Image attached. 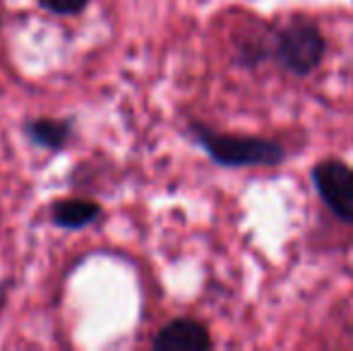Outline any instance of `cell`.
<instances>
[{
	"label": "cell",
	"mask_w": 353,
	"mask_h": 351,
	"mask_svg": "<svg viewBox=\"0 0 353 351\" xmlns=\"http://www.w3.org/2000/svg\"><path fill=\"white\" fill-rule=\"evenodd\" d=\"M192 140L207 152V157L223 169H252V166H279L286 161L281 142L257 135H231L216 132L205 123L192 121L188 126Z\"/></svg>",
	"instance_id": "cell-1"
},
{
	"label": "cell",
	"mask_w": 353,
	"mask_h": 351,
	"mask_svg": "<svg viewBox=\"0 0 353 351\" xmlns=\"http://www.w3.org/2000/svg\"><path fill=\"white\" fill-rule=\"evenodd\" d=\"M327 39L320 27L307 19H291L272 37V58L293 77H307L322 66Z\"/></svg>",
	"instance_id": "cell-2"
},
{
	"label": "cell",
	"mask_w": 353,
	"mask_h": 351,
	"mask_svg": "<svg viewBox=\"0 0 353 351\" xmlns=\"http://www.w3.org/2000/svg\"><path fill=\"white\" fill-rule=\"evenodd\" d=\"M312 188L339 221L353 226V166L330 157L312 166Z\"/></svg>",
	"instance_id": "cell-3"
},
{
	"label": "cell",
	"mask_w": 353,
	"mask_h": 351,
	"mask_svg": "<svg viewBox=\"0 0 353 351\" xmlns=\"http://www.w3.org/2000/svg\"><path fill=\"white\" fill-rule=\"evenodd\" d=\"M152 347L157 351H210L214 339L210 330L197 320L176 318L159 330Z\"/></svg>",
	"instance_id": "cell-4"
},
{
	"label": "cell",
	"mask_w": 353,
	"mask_h": 351,
	"mask_svg": "<svg viewBox=\"0 0 353 351\" xmlns=\"http://www.w3.org/2000/svg\"><path fill=\"white\" fill-rule=\"evenodd\" d=\"M74 132V123L70 118H32L24 123V135L43 150L58 152L68 145Z\"/></svg>",
	"instance_id": "cell-5"
},
{
	"label": "cell",
	"mask_w": 353,
	"mask_h": 351,
	"mask_svg": "<svg viewBox=\"0 0 353 351\" xmlns=\"http://www.w3.org/2000/svg\"><path fill=\"white\" fill-rule=\"evenodd\" d=\"M101 217V205L84 197H70V200H58L51 210V219L61 229H84L94 224Z\"/></svg>",
	"instance_id": "cell-6"
},
{
	"label": "cell",
	"mask_w": 353,
	"mask_h": 351,
	"mask_svg": "<svg viewBox=\"0 0 353 351\" xmlns=\"http://www.w3.org/2000/svg\"><path fill=\"white\" fill-rule=\"evenodd\" d=\"M39 3H41L46 10H51V12L68 17V14H79V12H82V10L89 5V0H39Z\"/></svg>",
	"instance_id": "cell-7"
}]
</instances>
